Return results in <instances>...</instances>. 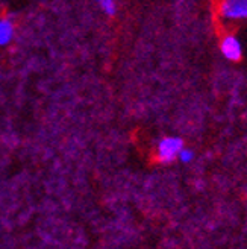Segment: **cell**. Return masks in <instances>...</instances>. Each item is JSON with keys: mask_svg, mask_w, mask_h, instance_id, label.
Instances as JSON below:
<instances>
[{"mask_svg": "<svg viewBox=\"0 0 247 249\" xmlns=\"http://www.w3.org/2000/svg\"><path fill=\"white\" fill-rule=\"evenodd\" d=\"M221 16L231 20L247 18V0H225L221 3Z\"/></svg>", "mask_w": 247, "mask_h": 249, "instance_id": "7a4b0ae2", "label": "cell"}, {"mask_svg": "<svg viewBox=\"0 0 247 249\" xmlns=\"http://www.w3.org/2000/svg\"><path fill=\"white\" fill-rule=\"evenodd\" d=\"M183 149V143L181 139L176 137H167L161 140L158 144V157L163 163H171L176 157H179V152Z\"/></svg>", "mask_w": 247, "mask_h": 249, "instance_id": "6da1fadb", "label": "cell"}, {"mask_svg": "<svg viewBox=\"0 0 247 249\" xmlns=\"http://www.w3.org/2000/svg\"><path fill=\"white\" fill-rule=\"evenodd\" d=\"M194 154L193 151H190V149H182V151L179 152V160L182 161V163H190V161L193 160Z\"/></svg>", "mask_w": 247, "mask_h": 249, "instance_id": "8992f818", "label": "cell"}, {"mask_svg": "<svg viewBox=\"0 0 247 249\" xmlns=\"http://www.w3.org/2000/svg\"><path fill=\"white\" fill-rule=\"evenodd\" d=\"M97 2L106 14L113 16L115 12V0H97Z\"/></svg>", "mask_w": 247, "mask_h": 249, "instance_id": "5b68a950", "label": "cell"}, {"mask_svg": "<svg viewBox=\"0 0 247 249\" xmlns=\"http://www.w3.org/2000/svg\"><path fill=\"white\" fill-rule=\"evenodd\" d=\"M14 36V24L9 18L0 20V46H6L12 41Z\"/></svg>", "mask_w": 247, "mask_h": 249, "instance_id": "277c9868", "label": "cell"}, {"mask_svg": "<svg viewBox=\"0 0 247 249\" xmlns=\"http://www.w3.org/2000/svg\"><path fill=\"white\" fill-rule=\"evenodd\" d=\"M221 52L231 61H238L241 58V44L235 36L228 35L221 43Z\"/></svg>", "mask_w": 247, "mask_h": 249, "instance_id": "3957f363", "label": "cell"}]
</instances>
